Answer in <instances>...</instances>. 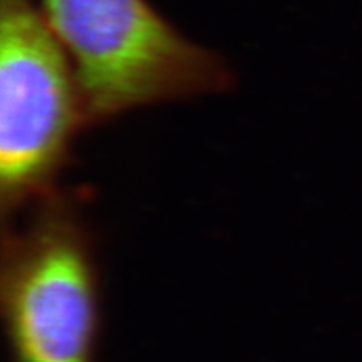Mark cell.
<instances>
[{
	"label": "cell",
	"instance_id": "obj_1",
	"mask_svg": "<svg viewBox=\"0 0 362 362\" xmlns=\"http://www.w3.org/2000/svg\"><path fill=\"white\" fill-rule=\"evenodd\" d=\"M78 76L88 126L139 107L216 96L237 83L223 56L188 39L148 0H40Z\"/></svg>",
	"mask_w": 362,
	"mask_h": 362
},
{
	"label": "cell",
	"instance_id": "obj_2",
	"mask_svg": "<svg viewBox=\"0 0 362 362\" xmlns=\"http://www.w3.org/2000/svg\"><path fill=\"white\" fill-rule=\"evenodd\" d=\"M6 230L0 296L12 362H94L99 270L78 200L54 189Z\"/></svg>",
	"mask_w": 362,
	"mask_h": 362
},
{
	"label": "cell",
	"instance_id": "obj_3",
	"mask_svg": "<svg viewBox=\"0 0 362 362\" xmlns=\"http://www.w3.org/2000/svg\"><path fill=\"white\" fill-rule=\"evenodd\" d=\"M84 128L69 56L34 0H0V202L4 216L52 193Z\"/></svg>",
	"mask_w": 362,
	"mask_h": 362
}]
</instances>
